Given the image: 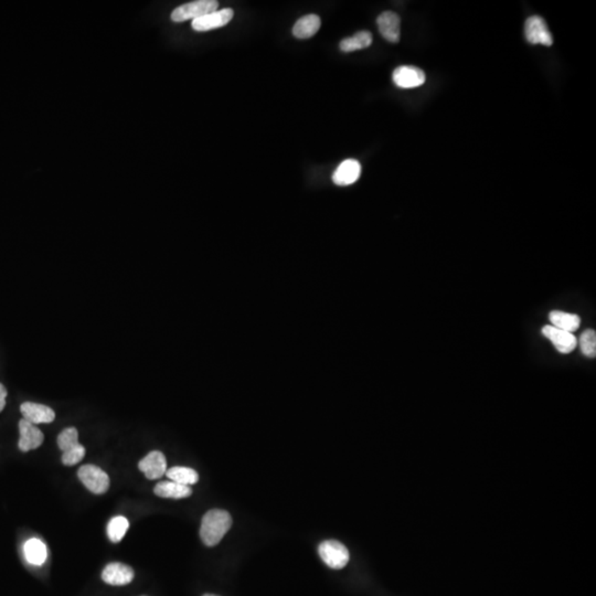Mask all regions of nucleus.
I'll return each mask as SVG.
<instances>
[{
    "label": "nucleus",
    "mask_w": 596,
    "mask_h": 596,
    "mask_svg": "<svg viewBox=\"0 0 596 596\" xmlns=\"http://www.w3.org/2000/svg\"><path fill=\"white\" fill-rule=\"evenodd\" d=\"M58 445L62 451L64 465L73 466L83 460L85 448L78 443V433L76 427L64 429L58 436Z\"/></svg>",
    "instance_id": "obj_2"
},
{
    "label": "nucleus",
    "mask_w": 596,
    "mask_h": 596,
    "mask_svg": "<svg viewBox=\"0 0 596 596\" xmlns=\"http://www.w3.org/2000/svg\"><path fill=\"white\" fill-rule=\"evenodd\" d=\"M203 596H219V595H215V594H205V595H203Z\"/></svg>",
    "instance_id": "obj_25"
},
{
    "label": "nucleus",
    "mask_w": 596,
    "mask_h": 596,
    "mask_svg": "<svg viewBox=\"0 0 596 596\" xmlns=\"http://www.w3.org/2000/svg\"><path fill=\"white\" fill-rule=\"evenodd\" d=\"M6 397H7V389L3 383H0V412L5 409Z\"/></svg>",
    "instance_id": "obj_24"
},
{
    "label": "nucleus",
    "mask_w": 596,
    "mask_h": 596,
    "mask_svg": "<svg viewBox=\"0 0 596 596\" xmlns=\"http://www.w3.org/2000/svg\"><path fill=\"white\" fill-rule=\"evenodd\" d=\"M525 39L531 44H543V46H552L554 39L549 31L546 21L543 20L539 16H532L527 19L525 23Z\"/></svg>",
    "instance_id": "obj_6"
},
{
    "label": "nucleus",
    "mask_w": 596,
    "mask_h": 596,
    "mask_svg": "<svg viewBox=\"0 0 596 596\" xmlns=\"http://www.w3.org/2000/svg\"><path fill=\"white\" fill-rule=\"evenodd\" d=\"M25 556L33 566H41L47 560V548L39 539H30L25 544Z\"/></svg>",
    "instance_id": "obj_19"
},
{
    "label": "nucleus",
    "mask_w": 596,
    "mask_h": 596,
    "mask_svg": "<svg viewBox=\"0 0 596 596\" xmlns=\"http://www.w3.org/2000/svg\"><path fill=\"white\" fill-rule=\"evenodd\" d=\"M372 35L369 31H360L350 38L344 39L339 44L342 52H352L371 46Z\"/></svg>",
    "instance_id": "obj_20"
},
{
    "label": "nucleus",
    "mask_w": 596,
    "mask_h": 596,
    "mask_svg": "<svg viewBox=\"0 0 596 596\" xmlns=\"http://www.w3.org/2000/svg\"><path fill=\"white\" fill-rule=\"evenodd\" d=\"M21 415L23 419H27L32 424H41V423L54 422L56 419V413L51 407L47 405L33 403V402H25L20 407Z\"/></svg>",
    "instance_id": "obj_14"
},
{
    "label": "nucleus",
    "mask_w": 596,
    "mask_h": 596,
    "mask_svg": "<svg viewBox=\"0 0 596 596\" xmlns=\"http://www.w3.org/2000/svg\"><path fill=\"white\" fill-rule=\"evenodd\" d=\"M392 78L395 85L402 89H413L424 84L425 73L417 66H402L394 70Z\"/></svg>",
    "instance_id": "obj_7"
},
{
    "label": "nucleus",
    "mask_w": 596,
    "mask_h": 596,
    "mask_svg": "<svg viewBox=\"0 0 596 596\" xmlns=\"http://www.w3.org/2000/svg\"><path fill=\"white\" fill-rule=\"evenodd\" d=\"M19 432H20V439H19L18 447L21 452L36 450L42 445L44 441V435L40 429L27 419H23L19 421Z\"/></svg>",
    "instance_id": "obj_8"
},
{
    "label": "nucleus",
    "mask_w": 596,
    "mask_h": 596,
    "mask_svg": "<svg viewBox=\"0 0 596 596\" xmlns=\"http://www.w3.org/2000/svg\"><path fill=\"white\" fill-rule=\"evenodd\" d=\"M129 528V523L125 517H115L112 519L107 525V536L109 540L113 543H119L121 539L124 538L127 530Z\"/></svg>",
    "instance_id": "obj_22"
},
{
    "label": "nucleus",
    "mask_w": 596,
    "mask_h": 596,
    "mask_svg": "<svg viewBox=\"0 0 596 596\" xmlns=\"http://www.w3.org/2000/svg\"><path fill=\"white\" fill-rule=\"evenodd\" d=\"M102 578L109 585H126L134 578V571L126 564L113 562L107 564L102 572Z\"/></svg>",
    "instance_id": "obj_12"
},
{
    "label": "nucleus",
    "mask_w": 596,
    "mask_h": 596,
    "mask_svg": "<svg viewBox=\"0 0 596 596\" xmlns=\"http://www.w3.org/2000/svg\"><path fill=\"white\" fill-rule=\"evenodd\" d=\"M233 16L234 11L231 8H225L222 11H217L192 20V28L196 31H209L220 28L230 23Z\"/></svg>",
    "instance_id": "obj_10"
},
{
    "label": "nucleus",
    "mask_w": 596,
    "mask_h": 596,
    "mask_svg": "<svg viewBox=\"0 0 596 596\" xmlns=\"http://www.w3.org/2000/svg\"><path fill=\"white\" fill-rule=\"evenodd\" d=\"M580 346L581 352L588 358H595L596 357V334L592 329L584 331L580 337Z\"/></svg>",
    "instance_id": "obj_23"
},
{
    "label": "nucleus",
    "mask_w": 596,
    "mask_h": 596,
    "mask_svg": "<svg viewBox=\"0 0 596 596\" xmlns=\"http://www.w3.org/2000/svg\"><path fill=\"white\" fill-rule=\"evenodd\" d=\"M550 319L551 326L556 327V328L561 329V330L568 331V333H574L580 328L581 325V318L576 315V314L564 313V311H551L549 315Z\"/></svg>",
    "instance_id": "obj_18"
},
{
    "label": "nucleus",
    "mask_w": 596,
    "mask_h": 596,
    "mask_svg": "<svg viewBox=\"0 0 596 596\" xmlns=\"http://www.w3.org/2000/svg\"><path fill=\"white\" fill-rule=\"evenodd\" d=\"M166 476L174 483L186 486L195 485L199 480V475L195 470L182 467V466H174L170 468L166 472Z\"/></svg>",
    "instance_id": "obj_21"
},
{
    "label": "nucleus",
    "mask_w": 596,
    "mask_h": 596,
    "mask_svg": "<svg viewBox=\"0 0 596 596\" xmlns=\"http://www.w3.org/2000/svg\"><path fill=\"white\" fill-rule=\"evenodd\" d=\"M78 478L90 491L96 495L107 493L109 488V478L107 472L95 465L82 466L78 472Z\"/></svg>",
    "instance_id": "obj_5"
},
{
    "label": "nucleus",
    "mask_w": 596,
    "mask_h": 596,
    "mask_svg": "<svg viewBox=\"0 0 596 596\" xmlns=\"http://www.w3.org/2000/svg\"><path fill=\"white\" fill-rule=\"evenodd\" d=\"M321 18L317 15H307L296 21L293 35L297 39H309L315 36L321 28Z\"/></svg>",
    "instance_id": "obj_16"
},
{
    "label": "nucleus",
    "mask_w": 596,
    "mask_h": 596,
    "mask_svg": "<svg viewBox=\"0 0 596 596\" xmlns=\"http://www.w3.org/2000/svg\"><path fill=\"white\" fill-rule=\"evenodd\" d=\"M318 552L323 564L335 570L345 568L350 559L348 549L337 540L323 541L319 544Z\"/></svg>",
    "instance_id": "obj_3"
},
{
    "label": "nucleus",
    "mask_w": 596,
    "mask_h": 596,
    "mask_svg": "<svg viewBox=\"0 0 596 596\" xmlns=\"http://www.w3.org/2000/svg\"><path fill=\"white\" fill-rule=\"evenodd\" d=\"M138 468L148 479H158L167 472V462L162 452L154 451L139 462Z\"/></svg>",
    "instance_id": "obj_11"
},
{
    "label": "nucleus",
    "mask_w": 596,
    "mask_h": 596,
    "mask_svg": "<svg viewBox=\"0 0 596 596\" xmlns=\"http://www.w3.org/2000/svg\"><path fill=\"white\" fill-rule=\"evenodd\" d=\"M378 28L381 36L389 42L397 43L400 41L401 33V19L398 13L392 11H384L376 19Z\"/></svg>",
    "instance_id": "obj_13"
},
{
    "label": "nucleus",
    "mask_w": 596,
    "mask_h": 596,
    "mask_svg": "<svg viewBox=\"0 0 596 596\" xmlns=\"http://www.w3.org/2000/svg\"><path fill=\"white\" fill-rule=\"evenodd\" d=\"M542 335L554 344L561 354H570L578 346L576 336L568 331L561 330L556 327L547 325L542 328Z\"/></svg>",
    "instance_id": "obj_9"
},
{
    "label": "nucleus",
    "mask_w": 596,
    "mask_h": 596,
    "mask_svg": "<svg viewBox=\"0 0 596 596\" xmlns=\"http://www.w3.org/2000/svg\"><path fill=\"white\" fill-rule=\"evenodd\" d=\"M232 517L222 509H213L203 515L200 527V538L207 547L217 546L225 533L230 530Z\"/></svg>",
    "instance_id": "obj_1"
},
{
    "label": "nucleus",
    "mask_w": 596,
    "mask_h": 596,
    "mask_svg": "<svg viewBox=\"0 0 596 596\" xmlns=\"http://www.w3.org/2000/svg\"><path fill=\"white\" fill-rule=\"evenodd\" d=\"M154 493L162 498H172V499H182L191 496L192 489L190 486L170 482H162L157 484L154 488Z\"/></svg>",
    "instance_id": "obj_17"
},
{
    "label": "nucleus",
    "mask_w": 596,
    "mask_h": 596,
    "mask_svg": "<svg viewBox=\"0 0 596 596\" xmlns=\"http://www.w3.org/2000/svg\"><path fill=\"white\" fill-rule=\"evenodd\" d=\"M219 7V3L215 0H198L192 3L185 4L176 8L172 13V19L174 23H182V21L195 20V19L215 13Z\"/></svg>",
    "instance_id": "obj_4"
},
{
    "label": "nucleus",
    "mask_w": 596,
    "mask_h": 596,
    "mask_svg": "<svg viewBox=\"0 0 596 596\" xmlns=\"http://www.w3.org/2000/svg\"><path fill=\"white\" fill-rule=\"evenodd\" d=\"M362 174V165L356 160H347L341 162L333 174V180L337 186L352 185Z\"/></svg>",
    "instance_id": "obj_15"
}]
</instances>
